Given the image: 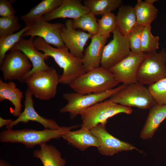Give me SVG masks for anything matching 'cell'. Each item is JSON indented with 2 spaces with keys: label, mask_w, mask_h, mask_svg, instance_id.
<instances>
[{
  "label": "cell",
  "mask_w": 166,
  "mask_h": 166,
  "mask_svg": "<svg viewBox=\"0 0 166 166\" xmlns=\"http://www.w3.org/2000/svg\"><path fill=\"white\" fill-rule=\"evenodd\" d=\"M119 84L108 69L101 66L86 72L69 85L75 92L86 94L104 93Z\"/></svg>",
  "instance_id": "cell-3"
},
{
  "label": "cell",
  "mask_w": 166,
  "mask_h": 166,
  "mask_svg": "<svg viewBox=\"0 0 166 166\" xmlns=\"http://www.w3.org/2000/svg\"><path fill=\"white\" fill-rule=\"evenodd\" d=\"M62 138L68 144L82 151L92 146L97 148L100 145L98 139L90 130L81 128L77 131H70L64 135Z\"/></svg>",
  "instance_id": "cell-21"
},
{
  "label": "cell",
  "mask_w": 166,
  "mask_h": 166,
  "mask_svg": "<svg viewBox=\"0 0 166 166\" xmlns=\"http://www.w3.org/2000/svg\"><path fill=\"white\" fill-rule=\"evenodd\" d=\"M131 107L114 102L110 98L98 103L84 110L80 115L82 121L81 128L91 130L99 124L106 125L107 120L116 115L131 114Z\"/></svg>",
  "instance_id": "cell-4"
},
{
  "label": "cell",
  "mask_w": 166,
  "mask_h": 166,
  "mask_svg": "<svg viewBox=\"0 0 166 166\" xmlns=\"http://www.w3.org/2000/svg\"><path fill=\"white\" fill-rule=\"evenodd\" d=\"M166 118V105L157 103L150 109L145 123L140 133L143 140L152 138L161 123Z\"/></svg>",
  "instance_id": "cell-19"
},
{
  "label": "cell",
  "mask_w": 166,
  "mask_h": 166,
  "mask_svg": "<svg viewBox=\"0 0 166 166\" xmlns=\"http://www.w3.org/2000/svg\"><path fill=\"white\" fill-rule=\"evenodd\" d=\"M144 26L138 24L132 31L128 37L132 52L137 54L143 53L141 47V39Z\"/></svg>",
  "instance_id": "cell-33"
},
{
  "label": "cell",
  "mask_w": 166,
  "mask_h": 166,
  "mask_svg": "<svg viewBox=\"0 0 166 166\" xmlns=\"http://www.w3.org/2000/svg\"><path fill=\"white\" fill-rule=\"evenodd\" d=\"M82 58L86 72L100 66L103 50L107 39L98 34L93 35Z\"/></svg>",
  "instance_id": "cell-18"
},
{
  "label": "cell",
  "mask_w": 166,
  "mask_h": 166,
  "mask_svg": "<svg viewBox=\"0 0 166 166\" xmlns=\"http://www.w3.org/2000/svg\"><path fill=\"white\" fill-rule=\"evenodd\" d=\"M10 51L6 55L0 65L3 79L5 81H18L30 72L32 65L27 56L22 51L18 50Z\"/></svg>",
  "instance_id": "cell-9"
},
{
  "label": "cell",
  "mask_w": 166,
  "mask_h": 166,
  "mask_svg": "<svg viewBox=\"0 0 166 166\" xmlns=\"http://www.w3.org/2000/svg\"><path fill=\"white\" fill-rule=\"evenodd\" d=\"M146 1L148 3L152 4H153L154 3L158 1L157 0H146Z\"/></svg>",
  "instance_id": "cell-37"
},
{
  "label": "cell",
  "mask_w": 166,
  "mask_h": 166,
  "mask_svg": "<svg viewBox=\"0 0 166 166\" xmlns=\"http://www.w3.org/2000/svg\"><path fill=\"white\" fill-rule=\"evenodd\" d=\"M13 120L12 119H5L2 117H0V128H1L4 126H6L10 124Z\"/></svg>",
  "instance_id": "cell-35"
},
{
  "label": "cell",
  "mask_w": 166,
  "mask_h": 166,
  "mask_svg": "<svg viewBox=\"0 0 166 166\" xmlns=\"http://www.w3.org/2000/svg\"><path fill=\"white\" fill-rule=\"evenodd\" d=\"M97 22L99 30L98 34L107 39L117 27L116 16L112 13L102 16L101 19H97Z\"/></svg>",
  "instance_id": "cell-30"
},
{
  "label": "cell",
  "mask_w": 166,
  "mask_h": 166,
  "mask_svg": "<svg viewBox=\"0 0 166 166\" xmlns=\"http://www.w3.org/2000/svg\"><path fill=\"white\" fill-rule=\"evenodd\" d=\"M23 97L22 92L17 87L13 81L8 83L4 82L2 78L0 80V101L5 100L10 101L14 106V109L10 108V113L18 117L21 113L22 108L21 101Z\"/></svg>",
  "instance_id": "cell-20"
},
{
  "label": "cell",
  "mask_w": 166,
  "mask_h": 166,
  "mask_svg": "<svg viewBox=\"0 0 166 166\" xmlns=\"http://www.w3.org/2000/svg\"><path fill=\"white\" fill-rule=\"evenodd\" d=\"M77 125L61 127L57 130L45 128L42 130L23 129L12 130L8 129L0 133V141L2 143H21L28 148H34L46 143L51 139H58Z\"/></svg>",
  "instance_id": "cell-2"
},
{
  "label": "cell",
  "mask_w": 166,
  "mask_h": 166,
  "mask_svg": "<svg viewBox=\"0 0 166 166\" xmlns=\"http://www.w3.org/2000/svg\"><path fill=\"white\" fill-rule=\"evenodd\" d=\"M65 24L61 23H50L43 17L31 26L22 35V37L29 36H38L43 38L49 45L57 48L65 46L62 39L61 32Z\"/></svg>",
  "instance_id": "cell-12"
},
{
  "label": "cell",
  "mask_w": 166,
  "mask_h": 166,
  "mask_svg": "<svg viewBox=\"0 0 166 166\" xmlns=\"http://www.w3.org/2000/svg\"><path fill=\"white\" fill-rule=\"evenodd\" d=\"M89 10L80 0H63L61 5L51 12L43 16L47 22L58 18H68L73 19L90 13Z\"/></svg>",
  "instance_id": "cell-17"
},
{
  "label": "cell",
  "mask_w": 166,
  "mask_h": 166,
  "mask_svg": "<svg viewBox=\"0 0 166 166\" xmlns=\"http://www.w3.org/2000/svg\"><path fill=\"white\" fill-rule=\"evenodd\" d=\"M34 43L38 50L42 51L47 56L52 57L63 69L62 74L60 76V83L69 85L86 73L82 59L69 52L66 46L60 48L53 47L39 37L35 38Z\"/></svg>",
  "instance_id": "cell-1"
},
{
  "label": "cell",
  "mask_w": 166,
  "mask_h": 166,
  "mask_svg": "<svg viewBox=\"0 0 166 166\" xmlns=\"http://www.w3.org/2000/svg\"><path fill=\"white\" fill-rule=\"evenodd\" d=\"M40 147V149L33 152V156L39 159L43 166H65V160L62 157L61 152L55 147L46 143Z\"/></svg>",
  "instance_id": "cell-23"
},
{
  "label": "cell",
  "mask_w": 166,
  "mask_h": 166,
  "mask_svg": "<svg viewBox=\"0 0 166 166\" xmlns=\"http://www.w3.org/2000/svg\"><path fill=\"white\" fill-rule=\"evenodd\" d=\"M151 25L144 26L142 33L141 47L142 52L146 53L156 51L159 48V37L151 33Z\"/></svg>",
  "instance_id": "cell-29"
},
{
  "label": "cell",
  "mask_w": 166,
  "mask_h": 166,
  "mask_svg": "<svg viewBox=\"0 0 166 166\" xmlns=\"http://www.w3.org/2000/svg\"><path fill=\"white\" fill-rule=\"evenodd\" d=\"M72 24L74 29H81L92 36L97 34L99 32L97 19L91 12L73 19Z\"/></svg>",
  "instance_id": "cell-27"
},
{
  "label": "cell",
  "mask_w": 166,
  "mask_h": 166,
  "mask_svg": "<svg viewBox=\"0 0 166 166\" xmlns=\"http://www.w3.org/2000/svg\"><path fill=\"white\" fill-rule=\"evenodd\" d=\"M148 88L157 104L166 105V77L148 85Z\"/></svg>",
  "instance_id": "cell-32"
},
{
  "label": "cell",
  "mask_w": 166,
  "mask_h": 166,
  "mask_svg": "<svg viewBox=\"0 0 166 166\" xmlns=\"http://www.w3.org/2000/svg\"><path fill=\"white\" fill-rule=\"evenodd\" d=\"M166 51L164 48L159 53L156 51L145 53L137 70V82L150 85L166 77Z\"/></svg>",
  "instance_id": "cell-6"
},
{
  "label": "cell",
  "mask_w": 166,
  "mask_h": 166,
  "mask_svg": "<svg viewBox=\"0 0 166 166\" xmlns=\"http://www.w3.org/2000/svg\"><path fill=\"white\" fill-rule=\"evenodd\" d=\"M59 76L53 67L36 72L26 80L28 88L37 98L48 100L55 97L60 83Z\"/></svg>",
  "instance_id": "cell-8"
},
{
  "label": "cell",
  "mask_w": 166,
  "mask_h": 166,
  "mask_svg": "<svg viewBox=\"0 0 166 166\" xmlns=\"http://www.w3.org/2000/svg\"><path fill=\"white\" fill-rule=\"evenodd\" d=\"M117 28L121 34L128 38L137 25L134 7L121 4L116 16Z\"/></svg>",
  "instance_id": "cell-22"
},
{
  "label": "cell",
  "mask_w": 166,
  "mask_h": 166,
  "mask_svg": "<svg viewBox=\"0 0 166 166\" xmlns=\"http://www.w3.org/2000/svg\"><path fill=\"white\" fill-rule=\"evenodd\" d=\"M137 24L145 26L151 24L156 18L158 10L153 4L138 0L134 7Z\"/></svg>",
  "instance_id": "cell-25"
},
{
  "label": "cell",
  "mask_w": 166,
  "mask_h": 166,
  "mask_svg": "<svg viewBox=\"0 0 166 166\" xmlns=\"http://www.w3.org/2000/svg\"><path fill=\"white\" fill-rule=\"evenodd\" d=\"M30 27L26 26L18 32L13 34L0 38V65L6 54V52L19 40L23 34Z\"/></svg>",
  "instance_id": "cell-28"
},
{
  "label": "cell",
  "mask_w": 166,
  "mask_h": 166,
  "mask_svg": "<svg viewBox=\"0 0 166 166\" xmlns=\"http://www.w3.org/2000/svg\"><path fill=\"white\" fill-rule=\"evenodd\" d=\"M0 166H12V165L5 161L0 159Z\"/></svg>",
  "instance_id": "cell-36"
},
{
  "label": "cell",
  "mask_w": 166,
  "mask_h": 166,
  "mask_svg": "<svg viewBox=\"0 0 166 166\" xmlns=\"http://www.w3.org/2000/svg\"><path fill=\"white\" fill-rule=\"evenodd\" d=\"M16 12L10 2L7 0H0V16L6 18L15 15Z\"/></svg>",
  "instance_id": "cell-34"
},
{
  "label": "cell",
  "mask_w": 166,
  "mask_h": 166,
  "mask_svg": "<svg viewBox=\"0 0 166 166\" xmlns=\"http://www.w3.org/2000/svg\"><path fill=\"white\" fill-rule=\"evenodd\" d=\"M63 0H43L32 8L21 18L26 26H30L40 19L45 15L49 13L58 7Z\"/></svg>",
  "instance_id": "cell-24"
},
{
  "label": "cell",
  "mask_w": 166,
  "mask_h": 166,
  "mask_svg": "<svg viewBox=\"0 0 166 166\" xmlns=\"http://www.w3.org/2000/svg\"><path fill=\"white\" fill-rule=\"evenodd\" d=\"M90 131L99 141L98 150L102 155L110 156L124 151H139L130 143L119 139L110 134L105 125L99 124Z\"/></svg>",
  "instance_id": "cell-11"
},
{
  "label": "cell",
  "mask_w": 166,
  "mask_h": 166,
  "mask_svg": "<svg viewBox=\"0 0 166 166\" xmlns=\"http://www.w3.org/2000/svg\"><path fill=\"white\" fill-rule=\"evenodd\" d=\"M34 37L31 36L29 39H25L22 37L10 50H18L22 51L27 56L32 64V68L30 72L18 80L22 83H25L26 80L34 73L50 68L45 61V60H48L49 57L36 49L34 43Z\"/></svg>",
  "instance_id": "cell-13"
},
{
  "label": "cell",
  "mask_w": 166,
  "mask_h": 166,
  "mask_svg": "<svg viewBox=\"0 0 166 166\" xmlns=\"http://www.w3.org/2000/svg\"><path fill=\"white\" fill-rule=\"evenodd\" d=\"M110 99L122 105L141 109H150L156 104L148 87L138 82L127 85Z\"/></svg>",
  "instance_id": "cell-7"
},
{
  "label": "cell",
  "mask_w": 166,
  "mask_h": 166,
  "mask_svg": "<svg viewBox=\"0 0 166 166\" xmlns=\"http://www.w3.org/2000/svg\"><path fill=\"white\" fill-rule=\"evenodd\" d=\"M144 54L131 52L128 56L108 70L119 83L128 85L136 82L137 70Z\"/></svg>",
  "instance_id": "cell-14"
},
{
  "label": "cell",
  "mask_w": 166,
  "mask_h": 166,
  "mask_svg": "<svg viewBox=\"0 0 166 166\" xmlns=\"http://www.w3.org/2000/svg\"><path fill=\"white\" fill-rule=\"evenodd\" d=\"M61 35L65 46L70 53L75 56L82 58L84 47L92 35L81 30H76L73 26L72 20L68 19L62 27Z\"/></svg>",
  "instance_id": "cell-15"
},
{
  "label": "cell",
  "mask_w": 166,
  "mask_h": 166,
  "mask_svg": "<svg viewBox=\"0 0 166 166\" xmlns=\"http://www.w3.org/2000/svg\"><path fill=\"white\" fill-rule=\"evenodd\" d=\"M113 39L105 45L101 66L107 69L118 63L131 53L128 38L122 35L116 27L113 33Z\"/></svg>",
  "instance_id": "cell-10"
},
{
  "label": "cell",
  "mask_w": 166,
  "mask_h": 166,
  "mask_svg": "<svg viewBox=\"0 0 166 166\" xmlns=\"http://www.w3.org/2000/svg\"><path fill=\"white\" fill-rule=\"evenodd\" d=\"M33 94L27 88L25 92L24 109L20 115L15 120L5 127L6 129H11L12 127L19 123H26L30 121L38 122L46 129L52 130H57L60 127L56 122L52 119H47L40 115L35 110L32 99Z\"/></svg>",
  "instance_id": "cell-16"
},
{
  "label": "cell",
  "mask_w": 166,
  "mask_h": 166,
  "mask_svg": "<svg viewBox=\"0 0 166 166\" xmlns=\"http://www.w3.org/2000/svg\"><path fill=\"white\" fill-rule=\"evenodd\" d=\"M21 28L18 17L15 15L0 18V38L18 32Z\"/></svg>",
  "instance_id": "cell-31"
},
{
  "label": "cell",
  "mask_w": 166,
  "mask_h": 166,
  "mask_svg": "<svg viewBox=\"0 0 166 166\" xmlns=\"http://www.w3.org/2000/svg\"><path fill=\"white\" fill-rule=\"evenodd\" d=\"M84 5L95 15H101L111 13L122 4L121 0H84Z\"/></svg>",
  "instance_id": "cell-26"
},
{
  "label": "cell",
  "mask_w": 166,
  "mask_h": 166,
  "mask_svg": "<svg viewBox=\"0 0 166 166\" xmlns=\"http://www.w3.org/2000/svg\"><path fill=\"white\" fill-rule=\"evenodd\" d=\"M126 86L127 85L122 84L112 89L100 93L82 94L75 92L63 93V97L67 101V104L60 109V112L62 113H69L70 119L73 120L85 110L110 97Z\"/></svg>",
  "instance_id": "cell-5"
}]
</instances>
